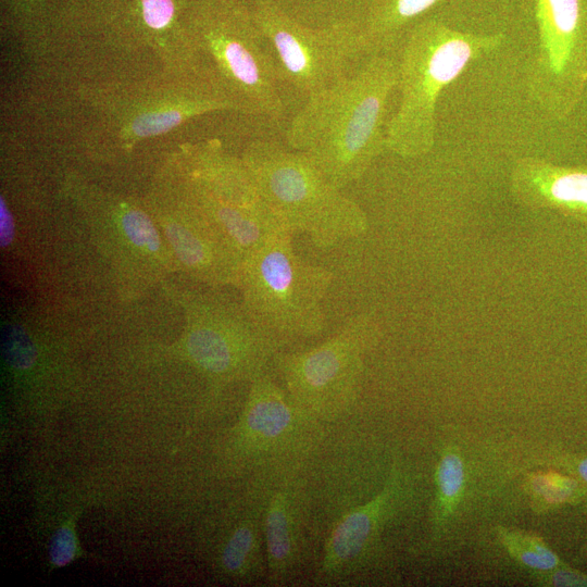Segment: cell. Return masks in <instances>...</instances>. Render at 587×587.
Here are the masks:
<instances>
[{"instance_id": "1", "label": "cell", "mask_w": 587, "mask_h": 587, "mask_svg": "<svg viewBox=\"0 0 587 587\" xmlns=\"http://www.w3.org/2000/svg\"><path fill=\"white\" fill-rule=\"evenodd\" d=\"M398 51L373 53L348 75L309 98L294 114L286 140L335 186L359 182L387 152Z\"/></svg>"}, {"instance_id": "2", "label": "cell", "mask_w": 587, "mask_h": 587, "mask_svg": "<svg viewBox=\"0 0 587 587\" xmlns=\"http://www.w3.org/2000/svg\"><path fill=\"white\" fill-rule=\"evenodd\" d=\"M505 34L473 33L426 14L405 32L398 48V103L386 133L387 152L402 160L428 155L437 140L442 91L474 61L491 55Z\"/></svg>"}, {"instance_id": "3", "label": "cell", "mask_w": 587, "mask_h": 587, "mask_svg": "<svg viewBox=\"0 0 587 587\" xmlns=\"http://www.w3.org/2000/svg\"><path fill=\"white\" fill-rule=\"evenodd\" d=\"M184 17L207 66L236 111L285 118L288 104L273 48L246 0H183Z\"/></svg>"}, {"instance_id": "4", "label": "cell", "mask_w": 587, "mask_h": 587, "mask_svg": "<svg viewBox=\"0 0 587 587\" xmlns=\"http://www.w3.org/2000/svg\"><path fill=\"white\" fill-rule=\"evenodd\" d=\"M241 158L268 208L292 234H305L326 249L367 232L362 205L302 153L258 139L248 143Z\"/></svg>"}, {"instance_id": "5", "label": "cell", "mask_w": 587, "mask_h": 587, "mask_svg": "<svg viewBox=\"0 0 587 587\" xmlns=\"http://www.w3.org/2000/svg\"><path fill=\"white\" fill-rule=\"evenodd\" d=\"M292 235L285 229L247 257L237 284L251 321L280 348L323 333V301L333 282L330 271L297 255Z\"/></svg>"}, {"instance_id": "6", "label": "cell", "mask_w": 587, "mask_h": 587, "mask_svg": "<svg viewBox=\"0 0 587 587\" xmlns=\"http://www.w3.org/2000/svg\"><path fill=\"white\" fill-rule=\"evenodd\" d=\"M83 95L118 137L132 145L209 112L236 111L207 66L180 75L163 72L160 79L103 83L87 87Z\"/></svg>"}, {"instance_id": "7", "label": "cell", "mask_w": 587, "mask_h": 587, "mask_svg": "<svg viewBox=\"0 0 587 587\" xmlns=\"http://www.w3.org/2000/svg\"><path fill=\"white\" fill-rule=\"evenodd\" d=\"M253 16L277 60L289 107L351 73L366 55L354 28L345 20L329 25L308 24L275 0H250Z\"/></svg>"}, {"instance_id": "8", "label": "cell", "mask_w": 587, "mask_h": 587, "mask_svg": "<svg viewBox=\"0 0 587 587\" xmlns=\"http://www.w3.org/2000/svg\"><path fill=\"white\" fill-rule=\"evenodd\" d=\"M380 337L375 317L358 314L314 348L278 351L273 363L292 401L315 420L327 421L352 404L366 354Z\"/></svg>"}, {"instance_id": "9", "label": "cell", "mask_w": 587, "mask_h": 587, "mask_svg": "<svg viewBox=\"0 0 587 587\" xmlns=\"http://www.w3.org/2000/svg\"><path fill=\"white\" fill-rule=\"evenodd\" d=\"M537 47L526 72L530 98L563 120L587 86V1L534 0Z\"/></svg>"}, {"instance_id": "10", "label": "cell", "mask_w": 587, "mask_h": 587, "mask_svg": "<svg viewBox=\"0 0 587 587\" xmlns=\"http://www.w3.org/2000/svg\"><path fill=\"white\" fill-rule=\"evenodd\" d=\"M187 358L218 380L248 377L266 371L280 347L265 336L240 304L222 296L201 295L187 303Z\"/></svg>"}, {"instance_id": "11", "label": "cell", "mask_w": 587, "mask_h": 587, "mask_svg": "<svg viewBox=\"0 0 587 587\" xmlns=\"http://www.w3.org/2000/svg\"><path fill=\"white\" fill-rule=\"evenodd\" d=\"M320 421L299 408L264 371L251 379L237 427L238 446L251 461L276 469L310 452L321 435Z\"/></svg>"}, {"instance_id": "12", "label": "cell", "mask_w": 587, "mask_h": 587, "mask_svg": "<svg viewBox=\"0 0 587 587\" xmlns=\"http://www.w3.org/2000/svg\"><path fill=\"white\" fill-rule=\"evenodd\" d=\"M409 487L405 473L395 465L383 488L372 499L342 515L327 537L319 577H336L362 560L401 504L405 503Z\"/></svg>"}, {"instance_id": "13", "label": "cell", "mask_w": 587, "mask_h": 587, "mask_svg": "<svg viewBox=\"0 0 587 587\" xmlns=\"http://www.w3.org/2000/svg\"><path fill=\"white\" fill-rule=\"evenodd\" d=\"M509 185L523 208L552 210L587 227V163L567 166L522 157L512 165Z\"/></svg>"}, {"instance_id": "14", "label": "cell", "mask_w": 587, "mask_h": 587, "mask_svg": "<svg viewBox=\"0 0 587 587\" xmlns=\"http://www.w3.org/2000/svg\"><path fill=\"white\" fill-rule=\"evenodd\" d=\"M129 22L135 39L153 50L164 73L187 74L203 66L185 22L183 0H136Z\"/></svg>"}, {"instance_id": "15", "label": "cell", "mask_w": 587, "mask_h": 587, "mask_svg": "<svg viewBox=\"0 0 587 587\" xmlns=\"http://www.w3.org/2000/svg\"><path fill=\"white\" fill-rule=\"evenodd\" d=\"M263 534L266 558L265 580L285 583L299 562L301 504L299 489L287 478L265 484Z\"/></svg>"}, {"instance_id": "16", "label": "cell", "mask_w": 587, "mask_h": 587, "mask_svg": "<svg viewBox=\"0 0 587 587\" xmlns=\"http://www.w3.org/2000/svg\"><path fill=\"white\" fill-rule=\"evenodd\" d=\"M446 0H346L341 20L358 34L367 55L398 51L407 29Z\"/></svg>"}, {"instance_id": "17", "label": "cell", "mask_w": 587, "mask_h": 587, "mask_svg": "<svg viewBox=\"0 0 587 587\" xmlns=\"http://www.w3.org/2000/svg\"><path fill=\"white\" fill-rule=\"evenodd\" d=\"M466 486V466L454 445L442 448L435 469V496L432 508L434 530H441L462 502Z\"/></svg>"}, {"instance_id": "18", "label": "cell", "mask_w": 587, "mask_h": 587, "mask_svg": "<svg viewBox=\"0 0 587 587\" xmlns=\"http://www.w3.org/2000/svg\"><path fill=\"white\" fill-rule=\"evenodd\" d=\"M524 488L538 512L587 501V487L560 470H537L525 475Z\"/></svg>"}, {"instance_id": "19", "label": "cell", "mask_w": 587, "mask_h": 587, "mask_svg": "<svg viewBox=\"0 0 587 587\" xmlns=\"http://www.w3.org/2000/svg\"><path fill=\"white\" fill-rule=\"evenodd\" d=\"M496 534L508 554L533 573L551 571L564 562L536 533L498 526Z\"/></svg>"}, {"instance_id": "20", "label": "cell", "mask_w": 587, "mask_h": 587, "mask_svg": "<svg viewBox=\"0 0 587 587\" xmlns=\"http://www.w3.org/2000/svg\"><path fill=\"white\" fill-rule=\"evenodd\" d=\"M78 552V544L73 526V522L62 525L53 535L49 557L53 566H64L68 564Z\"/></svg>"}, {"instance_id": "21", "label": "cell", "mask_w": 587, "mask_h": 587, "mask_svg": "<svg viewBox=\"0 0 587 587\" xmlns=\"http://www.w3.org/2000/svg\"><path fill=\"white\" fill-rule=\"evenodd\" d=\"M535 579L544 586L552 587H587V573L562 564L551 571L533 573Z\"/></svg>"}, {"instance_id": "22", "label": "cell", "mask_w": 587, "mask_h": 587, "mask_svg": "<svg viewBox=\"0 0 587 587\" xmlns=\"http://www.w3.org/2000/svg\"><path fill=\"white\" fill-rule=\"evenodd\" d=\"M539 464H547L576 477L587 487V453L571 454L559 453L542 458Z\"/></svg>"}, {"instance_id": "23", "label": "cell", "mask_w": 587, "mask_h": 587, "mask_svg": "<svg viewBox=\"0 0 587 587\" xmlns=\"http://www.w3.org/2000/svg\"><path fill=\"white\" fill-rule=\"evenodd\" d=\"M14 235V224L13 218L8 210L5 202L3 201V198H1V207H0V240H1V247L8 246Z\"/></svg>"}, {"instance_id": "24", "label": "cell", "mask_w": 587, "mask_h": 587, "mask_svg": "<svg viewBox=\"0 0 587 587\" xmlns=\"http://www.w3.org/2000/svg\"><path fill=\"white\" fill-rule=\"evenodd\" d=\"M247 2H249V0H246ZM282 8H284L287 12H289L290 14L295 15L296 17L302 20L303 22L304 18L300 12V9L298 7V4L296 3V0H275ZM307 23V22H305Z\"/></svg>"}, {"instance_id": "25", "label": "cell", "mask_w": 587, "mask_h": 587, "mask_svg": "<svg viewBox=\"0 0 587 587\" xmlns=\"http://www.w3.org/2000/svg\"><path fill=\"white\" fill-rule=\"evenodd\" d=\"M342 1H344V3H345L346 0H342Z\"/></svg>"}, {"instance_id": "26", "label": "cell", "mask_w": 587, "mask_h": 587, "mask_svg": "<svg viewBox=\"0 0 587 587\" xmlns=\"http://www.w3.org/2000/svg\"><path fill=\"white\" fill-rule=\"evenodd\" d=\"M587 1V0H586Z\"/></svg>"}]
</instances>
